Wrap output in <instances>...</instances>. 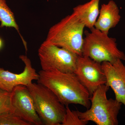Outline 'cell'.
<instances>
[{
  "label": "cell",
  "instance_id": "obj_6",
  "mask_svg": "<svg viewBox=\"0 0 125 125\" xmlns=\"http://www.w3.org/2000/svg\"><path fill=\"white\" fill-rule=\"evenodd\" d=\"M38 55L42 70H56L74 73L79 55L69 50L44 41L39 48Z\"/></svg>",
  "mask_w": 125,
  "mask_h": 125
},
{
  "label": "cell",
  "instance_id": "obj_8",
  "mask_svg": "<svg viewBox=\"0 0 125 125\" xmlns=\"http://www.w3.org/2000/svg\"><path fill=\"white\" fill-rule=\"evenodd\" d=\"M11 93L14 114L31 125H42L43 123L37 113L33 98L27 86H16Z\"/></svg>",
  "mask_w": 125,
  "mask_h": 125
},
{
  "label": "cell",
  "instance_id": "obj_9",
  "mask_svg": "<svg viewBox=\"0 0 125 125\" xmlns=\"http://www.w3.org/2000/svg\"><path fill=\"white\" fill-rule=\"evenodd\" d=\"M19 58L24 64L23 72L14 73L0 67V88L11 93L16 86H27L33 80L38 79L39 75L32 67L31 60L27 56L21 55Z\"/></svg>",
  "mask_w": 125,
  "mask_h": 125
},
{
  "label": "cell",
  "instance_id": "obj_17",
  "mask_svg": "<svg viewBox=\"0 0 125 125\" xmlns=\"http://www.w3.org/2000/svg\"><path fill=\"white\" fill-rule=\"evenodd\" d=\"M2 46V42L1 39L0 38V49L1 48Z\"/></svg>",
  "mask_w": 125,
  "mask_h": 125
},
{
  "label": "cell",
  "instance_id": "obj_5",
  "mask_svg": "<svg viewBox=\"0 0 125 125\" xmlns=\"http://www.w3.org/2000/svg\"><path fill=\"white\" fill-rule=\"evenodd\" d=\"M27 86L43 123L46 125H61L65 114L66 107L55 94L39 83H32Z\"/></svg>",
  "mask_w": 125,
  "mask_h": 125
},
{
  "label": "cell",
  "instance_id": "obj_11",
  "mask_svg": "<svg viewBox=\"0 0 125 125\" xmlns=\"http://www.w3.org/2000/svg\"><path fill=\"white\" fill-rule=\"evenodd\" d=\"M120 10L113 0L107 4H103L94 27L103 32L108 34L109 30L118 24L121 20Z\"/></svg>",
  "mask_w": 125,
  "mask_h": 125
},
{
  "label": "cell",
  "instance_id": "obj_1",
  "mask_svg": "<svg viewBox=\"0 0 125 125\" xmlns=\"http://www.w3.org/2000/svg\"><path fill=\"white\" fill-rule=\"evenodd\" d=\"M37 83L51 90L65 106L79 104L89 109L90 96L74 73H65L56 70L40 71Z\"/></svg>",
  "mask_w": 125,
  "mask_h": 125
},
{
  "label": "cell",
  "instance_id": "obj_7",
  "mask_svg": "<svg viewBox=\"0 0 125 125\" xmlns=\"http://www.w3.org/2000/svg\"><path fill=\"white\" fill-rule=\"evenodd\" d=\"M91 96L101 85L106 84V76L102 64L83 56L78 57L74 72Z\"/></svg>",
  "mask_w": 125,
  "mask_h": 125
},
{
  "label": "cell",
  "instance_id": "obj_14",
  "mask_svg": "<svg viewBox=\"0 0 125 125\" xmlns=\"http://www.w3.org/2000/svg\"><path fill=\"white\" fill-rule=\"evenodd\" d=\"M66 113L61 125H85L89 122L80 118L78 111L70 109L69 105L65 106Z\"/></svg>",
  "mask_w": 125,
  "mask_h": 125
},
{
  "label": "cell",
  "instance_id": "obj_18",
  "mask_svg": "<svg viewBox=\"0 0 125 125\" xmlns=\"http://www.w3.org/2000/svg\"></svg>",
  "mask_w": 125,
  "mask_h": 125
},
{
  "label": "cell",
  "instance_id": "obj_3",
  "mask_svg": "<svg viewBox=\"0 0 125 125\" xmlns=\"http://www.w3.org/2000/svg\"><path fill=\"white\" fill-rule=\"evenodd\" d=\"M109 88L104 84L94 92L90 98L89 108L84 112L77 110L80 118L97 125H118V114L122 104L115 99L107 98L106 93Z\"/></svg>",
  "mask_w": 125,
  "mask_h": 125
},
{
  "label": "cell",
  "instance_id": "obj_4",
  "mask_svg": "<svg viewBox=\"0 0 125 125\" xmlns=\"http://www.w3.org/2000/svg\"><path fill=\"white\" fill-rule=\"evenodd\" d=\"M83 39L82 56L102 63H113L120 59L125 60V54L117 47L116 39L110 37L94 27L85 31Z\"/></svg>",
  "mask_w": 125,
  "mask_h": 125
},
{
  "label": "cell",
  "instance_id": "obj_12",
  "mask_svg": "<svg viewBox=\"0 0 125 125\" xmlns=\"http://www.w3.org/2000/svg\"><path fill=\"white\" fill-rule=\"evenodd\" d=\"M100 0H91L83 5H80L73 9V13L84 25L90 29L94 27L99 13Z\"/></svg>",
  "mask_w": 125,
  "mask_h": 125
},
{
  "label": "cell",
  "instance_id": "obj_15",
  "mask_svg": "<svg viewBox=\"0 0 125 125\" xmlns=\"http://www.w3.org/2000/svg\"><path fill=\"white\" fill-rule=\"evenodd\" d=\"M12 93L0 88V115L14 113L13 107L11 104Z\"/></svg>",
  "mask_w": 125,
  "mask_h": 125
},
{
  "label": "cell",
  "instance_id": "obj_13",
  "mask_svg": "<svg viewBox=\"0 0 125 125\" xmlns=\"http://www.w3.org/2000/svg\"><path fill=\"white\" fill-rule=\"evenodd\" d=\"M0 20L1 28L4 27L13 28L17 31L22 39L26 51H27V42L21 34L14 14L7 5L5 0H0Z\"/></svg>",
  "mask_w": 125,
  "mask_h": 125
},
{
  "label": "cell",
  "instance_id": "obj_2",
  "mask_svg": "<svg viewBox=\"0 0 125 125\" xmlns=\"http://www.w3.org/2000/svg\"><path fill=\"white\" fill-rule=\"evenodd\" d=\"M85 27L72 13L51 27L45 41L82 56Z\"/></svg>",
  "mask_w": 125,
  "mask_h": 125
},
{
  "label": "cell",
  "instance_id": "obj_16",
  "mask_svg": "<svg viewBox=\"0 0 125 125\" xmlns=\"http://www.w3.org/2000/svg\"><path fill=\"white\" fill-rule=\"evenodd\" d=\"M31 125L14 113L0 115V125Z\"/></svg>",
  "mask_w": 125,
  "mask_h": 125
},
{
  "label": "cell",
  "instance_id": "obj_10",
  "mask_svg": "<svg viewBox=\"0 0 125 125\" xmlns=\"http://www.w3.org/2000/svg\"><path fill=\"white\" fill-rule=\"evenodd\" d=\"M101 64L106 79L105 84L113 90L115 99L125 107V64L120 59L112 63Z\"/></svg>",
  "mask_w": 125,
  "mask_h": 125
}]
</instances>
